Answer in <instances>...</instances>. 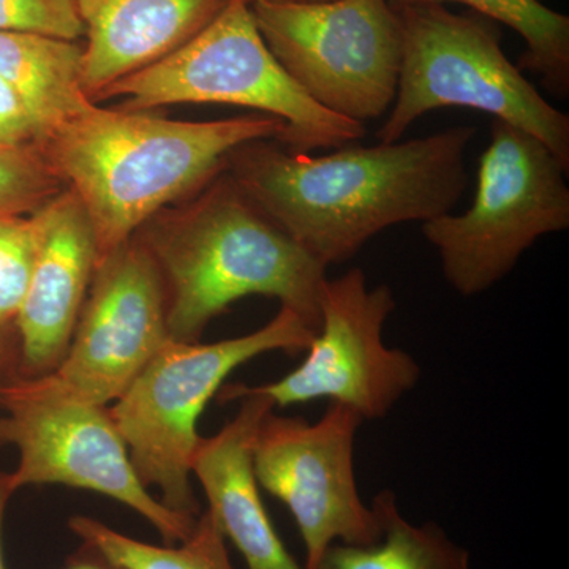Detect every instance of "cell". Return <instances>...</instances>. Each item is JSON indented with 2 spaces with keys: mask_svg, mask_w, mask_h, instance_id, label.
Here are the masks:
<instances>
[{
  "mask_svg": "<svg viewBox=\"0 0 569 569\" xmlns=\"http://www.w3.org/2000/svg\"><path fill=\"white\" fill-rule=\"evenodd\" d=\"M372 507L380 515L383 537L376 545L332 542L317 569H470V556L437 523L413 526L400 515L395 493L383 490Z\"/></svg>",
  "mask_w": 569,
  "mask_h": 569,
  "instance_id": "obj_17",
  "label": "cell"
},
{
  "mask_svg": "<svg viewBox=\"0 0 569 569\" xmlns=\"http://www.w3.org/2000/svg\"><path fill=\"white\" fill-rule=\"evenodd\" d=\"M69 529L121 569H238L228 556L227 538L209 509L179 545L153 546L119 533L100 520L73 516Z\"/></svg>",
  "mask_w": 569,
  "mask_h": 569,
  "instance_id": "obj_19",
  "label": "cell"
},
{
  "mask_svg": "<svg viewBox=\"0 0 569 569\" xmlns=\"http://www.w3.org/2000/svg\"><path fill=\"white\" fill-rule=\"evenodd\" d=\"M217 400H241V407L219 433L201 437L193 452L192 475L204 490L209 511L244 557L247 569H305L277 535L254 477V437L274 406L268 397L247 391L244 385L220 388Z\"/></svg>",
  "mask_w": 569,
  "mask_h": 569,
  "instance_id": "obj_14",
  "label": "cell"
},
{
  "mask_svg": "<svg viewBox=\"0 0 569 569\" xmlns=\"http://www.w3.org/2000/svg\"><path fill=\"white\" fill-rule=\"evenodd\" d=\"M0 448L14 447L20 455L11 473L17 490L44 485L91 490L137 511L164 545H179L192 533L198 519L176 515L142 485L110 407L51 373L11 378L0 389Z\"/></svg>",
  "mask_w": 569,
  "mask_h": 569,
  "instance_id": "obj_8",
  "label": "cell"
},
{
  "mask_svg": "<svg viewBox=\"0 0 569 569\" xmlns=\"http://www.w3.org/2000/svg\"><path fill=\"white\" fill-rule=\"evenodd\" d=\"M170 340L162 277L137 234L99 258L56 377L92 402L114 403Z\"/></svg>",
  "mask_w": 569,
  "mask_h": 569,
  "instance_id": "obj_12",
  "label": "cell"
},
{
  "mask_svg": "<svg viewBox=\"0 0 569 569\" xmlns=\"http://www.w3.org/2000/svg\"><path fill=\"white\" fill-rule=\"evenodd\" d=\"M37 258L17 320L18 376L54 373L69 351L89 284L99 263V246L88 213L70 189L32 212Z\"/></svg>",
  "mask_w": 569,
  "mask_h": 569,
  "instance_id": "obj_13",
  "label": "cell"
},
{
  "mask_svg": "<svg viewBox=\"0 0 569 569\" xmlns=\"http://www.w3.org/2000/svg\"><path fill=\"white\" fill-rule=\"evenodd\" d=\"M63 189L39 146L0 148V219L29 216Z\"/></svg>",
  "mask_w": 569,
  "mask_h": 569,
  "instance_id": "obj_20",
  "label": "cell"
},
{
  "mask_svg": "<svg viewBox=\"0 0 569 569\" xmlns=\"http://www.w3.org/2000/svg\"><path fill=\"white\" fill-rule=\"evenodd\" d=\"M541 2H542V0H541Z\"/></svg>",
  "mask_w": 569,
  "mask_h": 569,
  "instance_id": "obj_28",
  "label": "cell"
},
{
  "mask_svg": "<svg viewBox=\"0 0 569 569\" xmlns=\"http://www.w3.org/2000/svg\"><path fill=\"white\" fill-rule=\"evenodd\" d=\"M317 332L298 313L280 307L263 328L213 343L168 340L110 407L146 488L183 518H200L192 485V458L200 443L198 419L231 372L271 351L305 353Z\"/></svg>",
  "mask_w": 569,
  "mask_h": 569,
  "instance_id": "obj_5",
  "label": "cell"
},
{
  "mask_svg": "<svg viewBox=\"0 0 569 569\" xmlns=\"http://www.w3.org/2000/svg\"><path fill=\"white\" fill-rule=\"evenodd\" d=\"M276 2L317 3L331 2V0H276Z\"/></svg>",
  "mask_w": 569,
  "mask_h": 569,
  "instance_id": "obj_27",
  "label": "cell"
},
{
  "mask_svg": "<svg viewBox=\"0 0 569 569\" xmlns=\"http://www.w3.org/2000/svg\"><path fill=\"white\" fill-rule=\"evenodd\" d=\"M82 47L37 33L0 32V78L39 122L43 142L89 102L81 84ZM41 142V144H43Z\"/></svg>",
  "mask_w": 569,
  "mask_h": 569,
  "instance_id": "obj_16",
  "label": "cell"
},
{
  "mask_svg": "<svg viewBox=\"0 0 569 569\" xmlns=\"http://www.w3.org/2000/svg\"><path fill=\"white\" fill-rule=\"evenodd\" d=\"M62 569H121L112 563L99 549L89 542H82L80 548L71 552Z\"/></svg>",
  "mask_w": 569,
  "mask_h": 569,
  "instance_id": "obj_25",
  "label": "cell"
},
{
  "mask_svg": "<svg viewBox=\"0 0 569 569\" xmlns=\"http://www.w3.org/2000/svg\"><path fill=\"white\" fill-rule=\"evenodd\" d=\"M362 418L331 402L316 422L269 411L253 441L258 485L282 501L305 541V569H317L332 542L370 546L383 537L380 515L359 496L355 438Z\"/></svg>",
  "mask_w": 569,
  "mask_h": 569,
  "instance_id": "obj_11",
  "label": "cell"
},
{
  "mask_svg": "<svg viewBox=\"0 0 569 569\" xmlns=\"http://www.w3.org/2000/svg\"><path fill=\"white\" fill-rule=\"evenodd\" d=\"M283 130L280 119L258 112L190 122L89 102L50 133L41 151L88 213L100 258L168 204L204 189L227 170L234 149L277 141Z\"/></svg>",
  "mask_w": 569,
  "mask_h": 569,
  "instance_id": "obj_2",
  "label": "cell"
},
{
  "mask_svg": "<svg viewBox=\"0 0 569 569\" xmlns=\"http://www.w3.org/2000/svg\"><path fill=\"white\" fill-rule=\"evenodd\" d=\"M395 310L391 288H370L362 269L326 279L320 328L305 361L274 383L244 388L268 397L274 408L329 399L362 421L383 419L421 377L413 356L383 342L385 323Z\"/></svg>",
  "mask_w": 569,
  "mask_h": 569,
  "instance_id": "obj_10",
  "label": "cell"
},
{
  "mask_svg": "<svg viewBox=\"0 0 569 569\" xmlns=\"http://www.w3.org/2000/svg\"><path fill=\"white\" fill-rule=\"evenodd\" d=\"M123 110L171 104H231L284 123L277 140L293 152L337 149L365 137V123L332 114L299 88L263 39L250 0H230L192 39L100 93Z\"/></svg>",
  "mask_w": 569,
  "mask_h": 569,
  "instance_id": "obj_4",
  "label": "cell"
},
{
  "mask_svg": "<svg viewBox=\"0 0 569 569\" xmlns=\"http://www.w3.org/2000/svg\"><path fill=\"white\" fill-rule=\"evenodd\" d=\"M14 492H18V490L14 488L11 473H0V569H7L2 546L3 518H6L7 505H9Z\"/></svg>",
  "mask_w": 569,
  "mask_h": 569,
  "instance_id": "obj_26",
  "label": "cell"
},
{
  "mask_svg": "<svg viewBox=\"0 0 569 569\" xmlns=\"http://www.w3.org/2000/svg\"><path fill=\"white\" fill-rule=\"evenodd\" d=\"M162 277L168 335L200 342L213 318L247 296L279 299L320 328L326 269L284 233L227 170L181 212L156 216L137 233Z\"/></svg>",
  "mask_w": 569,
  "mask_h": 569,
  "instance_id": "obj_3",
  "label": "cell"
},
{
  "mask_svg": "<svg viewBox=\"0 0 569 569\" xmlns=\"http://www.w3.org/2000/svg\"><path fill=\"white\" fill-rule=\"evenodd\" d=\"M395 9L402 28V63L378 141H400L427 112L462 107L533 134L569 164V116L509 61L486 18L455 13L445 6Z\"/></svg>",
  "mask_w": 569,
  "mask_h": 569,
  "instance_id": "obj_6",
  "label": "cell"
},
{
  "mask_svg": "<svg viewBox=\"0 0 569 569\" xmlns=\"http://www.w3.org/2000/svg\"><path fill=\"white\" fill-rule=\"evenodd\" d=\"M37 244L32 213L0 219V326L17 320L31 283Z\"/></svg>",
  "mask_w": 569,
  "mask_h": 569,
  "instance_id": "obj_21",
  "label": "cell"
},
{
  "mask_svg": "<svg viewBox=\"0 0 569 569\" xmlns=\"http://www.w3.org/2000/svg\"><path fill=\"white\" fill-rule=\"evenodd\" d=\"M569 164L545 142L493 121L473 204L421 223L445 279L470 298L490 290L542 236L569 228Z\"/></svg>",
  "mask_w": 569,
  "mask_h": 569,
  "instance_id": "obj_7",
  "label": "cell"
},
{
  "mask_svg": "<svg viewBox=\"0 0 569 569\" xmlns=\"http://www.w3.org/2000/svg\"><path fill=\"white\" fill-rule=\"evenodd\" d=\"M392 7L462 3L486 20L501 22L526 43L519 69L541 78L559 99L569 96V18L549 9L541 0H389Z\"/></svg>",
  "mask_w": 569,
  "mask_h": 569,
  "instance_id": "obj_18",
  "label": "cell"
},
{
  "mask_svg": "<svg viewBox=\"0 0 569 569\" xmlns=\"http://www.w3.org/2000/svg\"><path fill=\"white\" fill-rule=\"evenodd\" d=\"M230 0H74L82 24L81 84L89 99L182 47Z\"/></svg>",
  "mask_w": 569,
  "mask_h": 569,
  "instance_id": "obj_15",
  "label": "cell"
},
{
  "mask_svg": "<svg viewBox=\"0 0 569 569\" xmlns=\"http://www.w3.org/2000/svg\"><path fill=\"white\" fill-rule=\"evenodd\" d=\"M43 142V133L18 92L0 78V148H26Z\"/></svg>",
  "mask_w": 569,
  "mask_h": 569,
  "instance_id": "obj_23",
  "label": "cell"
},
{
  "mask_svg": "<svg viewBox=\"0 0 569 569\" xmlns=\"http://www.w3.org/2000/svg\"><path fill=\"white\" fill-rule=\"evenodd\" d=\"M0 32L78 41L84 24L74 0H0Z\"/></svg>",
  "mask_w": 569,
  "mask_h": 569,
  "instance_id": "obj_22",
  "label": "cell"
},
{
  "mask_svg": "<svg viewBox=\"0 0 569 569\" xmlns=\"http://www.w3.org/2000/svg\"><path fill=\"white\" fill-rule=\"evenodd\" d=\"M18 356L20 340L14 323L0 326V389L18 376Z\"/></svg>",
  "mask_w": 569,
  "mask_h": 569,
  "instance_id": "obj_24",
  "label": "cell"
},
{
  "mask_svg": "<svg viewBox=\"0 0 569 569\" xmlns=\"http://www.w3.org/2000/svg\"><path fill=\"white\" fill-rule=\"evenodd\" d=\"M250 7L269 50L313 102L359 123L391 110L402 28L389 0H250Z\"/></svg>",
  "mask_w": 569,
  "mask_h": 569,
  "instance_id": "obj_9",
  "label": "cell"
},
{
  "mask_svg": "<svg viewBox=\"0 0 569 569\" xmlns=\"http://www.w3.org/2000/svg\"><path fill=\"white\" fill-rule=\"evenodd\" d=\"M475 134L473 127H455L417 140L347 144L321 157L258 140L234 149L227 171L329 268L395 224L452 212L468 186L466 156Z\"/></svg>",
  "mask_w": 569,
  "mask_h": 569,
  "instance_id": "obj_1",
  "label": "cell"
}]
</instances>
